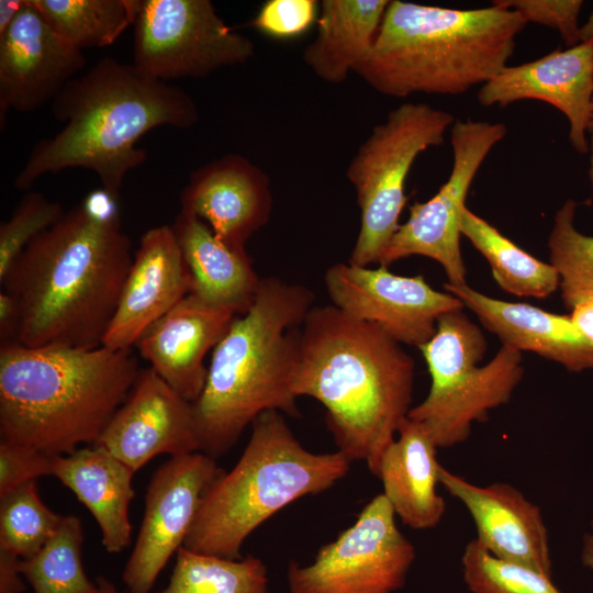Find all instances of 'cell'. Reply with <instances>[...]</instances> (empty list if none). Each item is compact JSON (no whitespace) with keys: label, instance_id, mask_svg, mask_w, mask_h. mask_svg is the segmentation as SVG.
Listing matches in <instances>:
<instances>
[{"label":"cell","instance_id":"26","mask_svg":"<svg viewBox=\"0 0 593 593\" xmlns=\"http://www.w3.org/2000/svg\"><path fill=\"white\" fill-rule=\"evenodd\" d=\"M388 0H323L317 34L303 51V60L321 80L343 83L370 53Z\"/></svg>","mask_w":593,"mask_h":593},{"label":"cell","instance_id":"6","mask_svg":"<svg viewBox=\"0 0 593 593\" xmlns=\"http://www.w3.org/2000/svg\"><path fill=\"white\" fill-rule=\"evenodd\" d=\"M526 24L493 1L463 10L392 0L355 74L388 97L462 94L508 66Z\"/></svg>","mask_w":593,"mask_h":593},{"label":"cell","instance_id":"4","mask_svg":"<svg viewBox=\"0 0 593 593\" xmlns=\"http://www.w3.org/2000/svg\"><path fill=\"white\" fill-rule=\"evenodd\" d=\"M141 370L132 348L0 345V440L51 456L94 445Z\"/></svg>","mask_w":593,"mask_h":593},{"label":"cell","instance_id":"40","mask_svg":"<svg viewBox=\"0 0 593 593\" xmlns=\"http://www.w3.org/2000/svg\"><path fill=\"white\" fill-rule=\"evenodd\" d=\"M27 0H1L0 1V37L9 30Z\"/></svg>","mask_w":593,"mask_h":593},{"label":"cell","instance_id":"15","mask_svg":"<svg viewBox=\"0 0 593 593\" xmlns=\"http://www.w3.org/2000/svg\"><path fill=\"white\" fill-rule=\"evenodd\" d=\"M94 445L133 472L161 454L175 457L201 451L193 403L150 367L142 369Z\"/></svg>","mask_w":593,"mask_h":593},{"label":"cell","instance_id":"24","mask_svg":"<svg viewBox=\"0 0 593 593\" xmlns=\"http://www.w3.org/2000/svg\"><path fill=\"white\" fill-rule=\"evenodd\" d=\"M133 472L98 445L55 456L53 474L82 503L101 532L110 553L122 552L132 541L130 504L134 497Z\"/></svg>","mask_w":593,"mask_h":593},{"label":"cell","instance_id":"42","mask_svg":"<svg viewBox=\"0 0 593 593\" xmlns=\"http://www.w3.org/2000/svg\"><path fill=\"white\" fill-rule=\"evenodd\" d=\"M581 561L584 567L593 571V521L590 530L583 537Z\"/></svg>","mask_w":593,"mask_h":593},{"label":"cell","instance_id":"28","mask_svg":"<svg viewBox=\"0 0 593 593\" xmlns=\"http://www.w3.org/2000/svg\"><path fill=\"white\" fill-rule=\"evenodd\" d=\"M139 0H32L55 32L83 52L112 45L134 25Z\"/></svg>","mask_w":593,"mask_h":593},{"label":"cell","instance_id":"27","mask_svg":"<svg viewBox=\"0 0 593 593\" xmlns=\"http://www.w3.org/2000/svg\"><path fill=\"white\" fill-rule=\"evenodd\" d=\"M460 228L486 259L495 281L504 291L544 299L559 287V275L550 262L529 255L467 206L461 211Z\"/></svg>","mask_w":593,"mask_h":593},{"label":"cell","instance_id":"17","mask_svg":"<svg viewBox=\"0 0 593 593\" xmlns=\"http://www.w3.org/2000/svg\"><path fill=\"white\" fill-rule=\"evenodd\" d=\"M522 100L546 102L569 122V142L589 153L586 135L593 105V41L556 49L529 63L506 66L481 86V105L506 107Z\"/></svg>","mask_w":593,"mask_h":593},{"label":"cell","instance_id":"9","mask_svg":"<svg viewBox=\"0 0 593 593\" xmlns=\"http://www.w3.org/2000/svg\"><path fill=\"white\" fill-rule=\"evenodd\" d=\"M133 26L132 65L159 81L206 77L255 54L210 0H139Z\"/></svg>","mask_w":593,"mask_h":593},{"label":"cell","instance_id":"22","mask_svg":"<svg viewBox=\"0 0 593 593\" xmlns=\"http://www.w3.org/2000/svg\"><path fill=\"white\" fill-rule=\"evenodd\" d=\"M447 292L461 300L502 345L532 351L580 372L593 369V342L570 315H558L527 303L490 298L466 284L445 283Z\"/></svg>","mask_w":593,"mask_h":593},{"label":"cell","instance_id":"14","mask_svg":"<svg viewBox=\"0 0 593 593\" xmlns=\"http://www.w3.org/2000/svg\"><path fill=\"white\" fill-rule=\"evenodd\" d=\"M86 65L83 52L60 37L27 0L0 37V127L10 110L29 113L52 103Z\"/></svg>","mask_w":593,"mask_h":593},{"label":"cell","instance_id":"2","mask_svg":"<svg viewBox=\"0 0 593 593\" xmlns=\"http://www.w3.org/2000/svg\"><path fill=\"white\" fill-rule=\"evenodd\" d=\"M414 360L379 326L336 306L314 305L300 336L292 389L325 409L337 450L377 475L412 409Z\"/></svg>","mask_w":593,"mask_h":593},{"label":"cell","instance_id":"21","mask_svg":"<svg viewBox=\"0 0 593 593\" xmlns=\"http://www.w3.org/2000/svg\"><path fill=\"white\" fill-rule=\"evenodd\" d=\"M236 316L190 293L153 323L134 348L176 392L194 403L208 377L204 357L219 344Z\"/></svg>","mask_w":593,"mask_h":593},{"label":"cell","instance_id":"23","mask_svg":"<svg viewBox=\"0 0 593 593\" xmlns=\"http://www.w3.org/2000/svg\"><path fill=\"white\" fill-rule=\"evenodd\" d=\"M437 446L425 428L406 417L384 450L377 473L395 516L413 529L436 527L446 511L437 485Z\"/></svg>","mask_w":593,"mask_h":593},{"label":"cell","instance_id":"41","mask_svg":"<svg viewBox=\"0 0 593 593\" xmlns=\"http://www.w3.org/2000/svg\"><path fill=\"white\" fill-rule=\"evenodd\" d=\"M571 316L578 327L593 342V301L574 309Z\"/></svg>","mask_w":593,"mask_h":593},{"label":"cell","instance_id":"3","mask_svg":"<svg viewBox=\"0 0 593 593\" xmlns=\"http://www.w3.org/2000/svg\"><path fill=\"white\" fill-rule=\"evenodd\" d=\"M52 110L64 126L32 148L15 177L18 190H30L44 175L83 168L119 200L126 175L146 160L136 146L145 134L160 126L186 130L199 121L197 103L183 89L112 57L69 81Z\"/></svg>","mask_w":593,"mask_h":593},{"label":"cell","instance_id":"44","mask_svg":"<svg viewBox=\"0 0 593 593\" xmlns=\"http://www.w3.org/2000/svg\"><path fill=\"white\" fill-rule=\"evenodd\" d=\"M98 593H120L115 585L104 577H98L96 580Z\"/></svg>","mask_w":593,"mask_h":593},{"label":"cell","instance_id":"10","mask_svg":"<svg viewBox=\"0 0 593 593\" xmlns=\"http://www.w3.org/2000/svg\"><path fill=\"white\" fill-rule=\"evenodd\" d=\"M395 517L382 493L371 499L356 522L322 546L311 563H289V593H395L402 589L415 548Z\"/></svg>","mask_w":593,"mask_h":593},{"label":"cell","instance_id":"8","mask_svg":"<svg viewBox=\"0 0 593 593\" xmlns=\"http://www.w3.org/2000/svg\"><path fill=\"white\" fill-rule=\"evenodd\" d=\"M456 119L426 103L404 102L376 125L346 175L360 209V230L348 262L379 264L406 203L405 180L417 156L443 145Z\"/></svg>","mask_w":593,"mask_h":593},{"label":"cell","instance_id":"30","mask_svg":"<svg viewBox=\"0 0 593 593\" xmlns=\"http://www.w3.org/2000/svg\"><path fill=\"white\" fill-rule=\"evenodd\" d=\"M83 529L66 515L56 534L34 556L21 560V573L34 593H98L82 564Z\"/></svg>","mask_w":593,"mask_h":593},{"label":"cell","instance_id":"29","mask_svg":"<svg viewBox=\"0 0 593 593\" xmlns=\"http://www.w3.org/2000/svg\"><path fill=\"white\" fill-rule=\"evenodd\" d=\"M176 553L169 583L156 593H268V570L258 557L228 559L183 546Z\"/></svg>","mask_w":593,"mask_h":593},{"label":"cell","instance_id":"19","mask_svg":"<svg viewBox=\"0 0 593 593\" xmlns=\"http://www.w3.org/2000/svg\"><path fill=\"white\" fill-rule=\"evenodd\" d=\"M438 481L470 513L474 540L483 549L552 577L548 532L539 506L508 483L478 485L443 466Z\"/></svg>","mask_w":593,"mask_h":593},{"label":"cell","instance_id":"13","mask_svg":"<svg viewBox=\"0 0 593 593\" xmlns=\"http://www.w3.org/2000/svg\"><path fill=\"white\" fill-rule=\"evenodd\" d=\"M324 283L332 305L379 326L401 345L417 348L433 337L444 314L465 307L460 299L433 289L422 276L395 275L383 266L338 262L326 270Z\"/></svg>","mask_w":593,"mask_h":593},{"label":"cell","instance_id":"31","mask_svg":"<svg viewBox=\"0 0 593 593\" xmlns=\"http://www.w3.org/2000/svg\"><path fill=\"white\" fill-rule=\"evenodd\" d=\"M575 209L573 199L563 202L548 238L549 262L559 275L561 298L570 312L593 301V236L575 228Z\"/></svg>","mask_w":593,"mask_h":593},{"label":"cell","instance_id":"5","mask_svg":"<svg viewBox=\"0 0 593 593\" xmlns=\"http://www.w3.org/2000/svg\"><path fill=\"white\" fill-rule=\"evenodd\" d=\"M313 306L305 286L261 278L251 307L233 320L212 350L204 389L193 403L201 452L225 455L264 412L300 415L292 383L301 326Z\"/></svg>","mask_w":593,"mask_h":593},{"label":"cell","instance_id":"16","mask_svg":"<svg viewBox=\"0 0 593 593\" xmlns=\"http://www.w3.org/2000/svg\"><path fill=\"white\" fill-rule=\"evenodd\" d=\"M522 353L502 345L484 366L466 363L430 376L426 398L412 406L407 417L418 422L437 448L467 440L474 422L507 403L523 379Z\"/></svg>","mask_w":593,"mask_h":593},{"label":"cell","instance_id":"43","mask_svg":"<svg viewBox=\"0 0 593 593\" xmlns=\"http://www.w3.org/2000/svg\"><path fill=\"white\" fill-rule=\"evenodd\" d=\"M589 41H593V11L579 30V43Z\"/></svg>","mask_w":593,"mask_h":593},{"label":"cell","instance_id":"45","mask_svg":"<svg viewBox=\"0 0 593 593\" xmlns=\"http://www.w3.org/2000/svg\"><path fill=\"white\" fill-rule=\"evenodd\" d=\"M589 153H590V160H589L588 176H589L591 188L593 191V134L591 135V139L589 143Z\"/></svg>","mask_w":593,"mask_h":593},{"label":"cell","instance_id":"11","mask_svg":"<svg viewBox=\"0 0 593 593\" xmlns=\"http://www.w3.org/2000/svg\"><path fill=\"white\" fill-rule=\"evenodd\" d=\"M506 134L504 123L456 119L450 128L454 160L449 178L434 197L410 208L409 219L399 225L382 251L380 266L388 267L409 256H424L444 268L447 283H467L460 249L461 211L478 170Z\"/></svg>","mask_w":593,"mask_h":593},{"label":"cell","instance_id":"38","mask_svg":"<svg viewBox=\"0 0 593 593\" xmlns=\"http://www.w3.org/2000/svg\"><path fill=\"white\" fill-rule=\"evenodd\" d=\"M21 558L0 549V593H22L25 591L21 573Z\"/></svg>","mask_w":593,"mask_h":593},{"label":"cell","instance_id":"36","mask_svg":"<svg viewBox=\"0 0 593 593\" xmlns=\"http://www.w3.org/2000/svg\"><path fill=\"white\" fill-rule=\"evenodd\" d=\"M316 0H268L251 21L259 32L275 38H292L305 33L317 20Z\"/></svg>","mask_w":593,"mask_h":593},{"label":"cell","instance_id":"1","mask_svg":"<svg viewBox=\"0 0 593 593\" xmlns=\"http://www.w3.org/2000/svg\"><path fill=\"white\" fill-rule=\"evenodd\" d=\"M133 261L118 199L91 191L34 238L0 279L19 307L14 344L102 346Z\"/></svg>","mask_w":593,"mask_h":593},{"label":"cell","instance_id":"35","mask_svg":"<svg viewBox=\"0 0 593 593\" xmlns=\"http://www.w3.org/2000/svg\"><path fill=\"white\" fill-rule=\"evenodd\" d=\"M532 22L558 31L568 47L579 44L581 0H494Z\"/></svg>","mask_w":593,"mask_h":593},{"label":"cell","instance_id":"20","mask_svg":"<svg viewBox=\"0 0 593 593\" xmlns=\"http://www.w3.org/2000/svg\"><path fill=\"white\" fill-rule=\"evenodd\" d=\"M192 291V278L171 225L146 231L133 256L102 346L134 348L143 333Z\"/></svg>","mask_w":593,"mask_h":593},{"label":"cell","instance_id":"33","mask_svg":"<svg viewBox=\"0 0 593 593\" xmlns=\"http://www.w3.org/2000/svg\"><path fill=\"white\" fill-rule=\"evenodd\" d=\"M461 572L471 593H563L551 575L496 558L474 539L463 549Z\"/></svg>","mask_w":593,"mask_h":593},{"label":"cell","instance_id":"12","mask_svg":"<svg viewBox=\"0 0 593 593\" xmlns=\"http://www.w3.org/2000/svg\"><path fill=\"white\" fill-rule=\"evenodd\" d=\"M222 472L216 459L201 451L171 457L156 469L122 575L128 593L150 592L170 557L183 546L206 490Z\"/></svg>","mask_w":593,"mask_h":593},{"label":"cell","instance_id":"32","mask_svg":"<svg viewBox=\"0 0 593 593\" xmlns=\"http://www.w3.org/2000/svg\"><path fill=\"white\" fill-rule=\"evenodd\" d=\"M64 519L42 501L36 480L0 495V549L21 559L34 556Z\"/></svg>","mask_w":593,"mask_h":593},{"label":"cell","instance_id":"18","mask_svg":"<svg viewBox=\"0 0 593 593\" xmlns=\"http://www.w3.org/2000/svg\"><path fill=\"white\" fill-rule=\"evenodd\" d=\"M180 210L203 221L233 250L247 254L248 239L271 216L269 177L246 157L226 154L190 174Z\"/></svg>","mask_w":593,"mask_h":593},{"label":"cell","instance_id":"25","mask_svg":"<svg viewBox=\"0 0 593 593\" xmlns=\"http://www.w3.org/2000/svg\"><path fill=\"white\" fill-rule=\"evenodd\" d=\"M171 227L192 278L191 293L212 307L245 314L261 282L248 254L230 248L189 212L180 210Z\"/></svg>","mask_w":593,"mask_h":593},{"label":"cell","instance_id":"7","mask_svg":"<svg viewBox=\"0 0 593 593\" xmlns=\"http://www.w3.org/2000/svg\"><path fill=\"white\" fill-rule=\"evenodd\" d=\"M350 463L338 450H307L282 413L264 412L253 422L238 461L206 490L183 547L239 559L256 528L299 499L332 488L349 472Z\"/></svg>","mask_w":593,"mask_h":593},{"label":"cell","instance_id":"39","mask_svg":"<svg viewBox=\"0 0 593 593\" xmlns=\"http://www.w3.org/2000/svg\"><path fill=\"white\" fill-rule=\"evenodd\" d=\"M19 307L15 300L0 292V345L14 344L19 328Z\"/></svg>","mask_w":593,"mask_h":593},{"label":"cell","instance_id":"46","mask_svg":"<svg viewBox=\"0 0 593 593\" xmlns=\"http://www.w3.org/2000/svg\"><path fill=\"white\" fill-rule=\"evenodd\" d=\"M589 134H590V135L593 134V105H592L591 121H590V125H589Z\"/></svg>","mask_w":593,"mask_h":593},{"label":"cell","instance_id":"37","mask_svg":"<svg viewBox=\"0 0 593 593\" xmlns=\"http://www.w3.org/2000/svg\"><path fill=\"white\" fill-rule=\"evenodd\" d=\"M54 457L0 440V495L40 477L52 475Z\"/></svg>","mask_w":593,"mask_h":593},{"label":"cell","instance_id":"34","mask_svg":"<svg viewBox=\"0 0 593 593\" xmlns=\"http://www.w3.org/2000/svg\"><path fill=\"white\" fill-rule=\"evenodd\" d=\"M59 202L43 193L27 190L11 216L0 224V279L25 247L53 226L65 213Z\"/></svg>","mask_w":593,"mask_h":593}]
</instances>
